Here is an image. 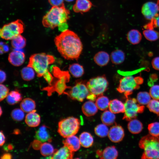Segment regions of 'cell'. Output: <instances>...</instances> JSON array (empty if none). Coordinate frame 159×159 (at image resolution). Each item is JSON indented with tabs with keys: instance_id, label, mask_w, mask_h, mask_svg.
Wrapping results in <instances>:
<instances>
[{
	"instance_id": "1",
	"label": "cell",
	"mask_w": 159,
	"mask_h": 159,
	"mask_svg": "<svg viewBox=\"0 0 159 159\" xmlns=\"http://www.w3.org/2000/svg\"><path fill=\"white\" fill-rule=\"evenodd\" d=\"M57 49L61 56L67 60L78 59L82 52L83 45L78 36L67 29L54 38Z\"/></svg>"
},
{
	"instance_id": "2",
	"label": "cell",
	"mask_w": 159,
	"mask_h": 159,
	"mask_svg": "<svg viewBox=\"0 0 159 159\" xmlns=\"http://www.w3.org/2000/svg\"><path fill=\"white\" fill-rule=\"evenodd\" d=\"M51 72L54 79L51 85L43 88L42 90L46 91L48 96L51 95L54 92L60 95L64 93L66 89L71 88V87L66 85L70 78L69 72L62 71L58 67L54 66L51 69Z\"/></svg>"
},
{
	"instance_id": "3",
	"label": "cell",
	"mask_w": 159,
	"mask_h": 159,
	"mask_svg": "<svg viewBox=\"0 0 159 159\" xmlns=\"http://www.w3.org/2000/svg\"><path fill=\"white\" fill-rule=\"evenodd\" d=\"M69 14L64 4L60 6H53L43 17L42 24L46 27L53 29L67 22L69 19Z\"/></svg>"
},
{
	"instance_id": "4",
	"label": "cell",
	"mask_w": 159,
	"mask_h": 159,
	"mask_svg": "<svg viewBox=\"0 0 159 159\" xmlns=\"http://www.w3.org/2000/svg\"><path fill=\"white\" fill-rule=\"evenodd\" d=\"M139 147L143 150L141 158L159 159V138L150 134L143 137L139 143Z\"/></svg>"
},
{
	"instance_id": "5",
	"label": "cell",
	"mask_w": 159,
	"mask_h": 159,
	"mask_svg": "<svg viewBox=\"0 0 159 159\" xmlns=\"http://www.w3.org/2000/svg\"><path fill=\"white\" fill-rule=\"evenodd\" d=\"M55 61L52 55L44 53H36L30 56L27 66L33 68L37 76L41 77L48 70L49 66Z\"/></svg>"
},
{
	"instance_id": "6",
	"label": "cell",
	"mask_w": 159,
	"mask_h": 159,
	"mask_svg": "<svg viewBox=\"0 0 159 159\" xmlns=\"http://www.w3.org/2000/svg\"><path fill=\"white\" fill-rule=\"evenodd\" d=\"M143 82V78L140 76H125L120 80L117 90L119 92L123 93L127 98L134 90L139 89Z\"/></svg>"
},
{
	"instance_id": "7",
	"label": "cell",
	"mask_w": 159,
	"mask_h": 159,
	"mask_svg": "<svg viewBox=\"0 0 159 159\" xmlns=\"http://www.w3.org/2000/svg\"><path fill=\"white\" fill-rule=\"evenodd\" d=\"M80 125L78 119L72 117H67L59 122L58 132L62 136L66 138L76 134L79 129Z\"/></svg>"
},
{
	"instance_id": "8",
	"label": "cell",
	"mask_w": 159,
	"mask_h": 159,
	"mask_svg": "<svg viewBox=\"0 0 159 159\" xmlns=\"http://www.w3.org/2000/svg\"><path fill=\"white\" fill-rule=\"evenodd\" d=\"M24 29L23 22L18 19L4 25L0 29V37L6 40H12L22 33Z\"/></svg>"
},
{
	"instance_id": "9",
	"label": "cell",
	"mask_w": 159,
	"mask_h": 159,
	"mask_svg": "<svg viewBox=\"0 0 159 159\" xmlns=\"http://www.w3.org/2000/svg\"><path fill=\"white\" fill-rule=\"evenodd\" d=\"M86 85L90 92L97 97L103 95L107 89L109 83L103 75L90 79Z\"/></svg>"
},
{
	"instance_id": "10",
	"label": "cell",
	"mask_w": 159,
	"mask_h": 159,
	"mask_svg": "<svg viewBox=\"0 0 159 159\" xmlns=\"http://www.w3.org/2000/svg\"><path fill=\"white\" fill-rule=\"evenodd\" d=\"M124 105L123 119L128 121L136 118L138 114L143 112L145 109L144 105L139 104L135 98H127Z\"/></svg>"
},
{
	"instance_id": "11",
	"label": "cell",
	"mask_w": 159,
	"mask_h": 159,
	"mask_svg": "<svg viewBox=\"0 0 159 159\" xmlns=\"http://www.w3.org/2000/svg\"><path fill=\"white\" fill-rule=\"evenodd\" d=\"M68 92H65L64 94L67 95L73 100L82 102L87 98L90 93L84 81L77 80L75 85L70 89Z\"/></svg>"
},
{
	"instance_id": "12",
	"label": "cell",
	"mask_w": 159,
	"mask_h": 159,
	"mask_svg": "<svg viewBox=\"0 0 159 159\" xmlns=\"http://www.w3.org/2000/svg\"><path fill=\"white\" fill-rule=\"evenodd\" d=\"M159 12V1L155 3L153 1L146 2L143 5L141 12L147 19L151 20L158 15Z\"/></svg>"
},
{
	"instance_id": "13",
	"label": "cell",
	"mask_w": 159,
	"mask_h": 159,
	"mask_svg": "<svg viewBox=\"0 0 159 159\" xmlns=\"http://www.w3.org/2000/svg\"><path fill=\"white\" fill-rule=\"evenodd\" d=\"M21 50L14 49L9 54L8 59L12 65L19 66L24 63L25 60V55Z\"/></svg>"
},
{
	"instance_id": "14",
	"label": "cell",
	"mask_w": 159,
	"mask_h": 159,
	"mask_svg": "<svg viewBox=\"0 0 159 159\" xmlns=\"http://www.w3.org/2000/svg\"><path fill=\"white\" fill-rule=\"evenodd\" d=\"M124 135L123 128L120 125H116L110 128L108 135L111 141L114 143H118L123 139Z\"/></svg>"
},
{
	"instance_id": "15",
	"label": "cell",
	"mask_w": 159,
	"mask_h": 159,
	"mask_svg": "<svg viewBox=\"0 0 159 159\" xmlns=\"http://www.w3.org/2000/svg\"><path fill=\"white\" fill-rule=\"evenodd\" d=\"M97 155L100 158L105 159H115L118 155V152L114 146H109L102 151H97Z\"/></svg>"
},
{
	"instance_id": "16",
	"label": "cell",
	"mask_w": 159,
	"mask_h": 159,
	"mask_svg": "<svg viewBox=\"0 0 159 159\" xmlns=\"http://www.w3.org/2000/svg\"><path fill=\"white\" fill-rule=\"evenodd\" d=\"M74 152L66 146L64 145L55 152L51 158L53 159H72L74 155Z\"/></svg>"
},
{
	"instance_id": "17",
	"label": "cell",
	"mask_w": 159,
	"mask_h": 159,
	"mask_svg": "<svg viewBox=\"0 0 159 159\" xmlns=\"http://www.w3.org/2000/svg\"><path fill=\"white\" fill-rule=\"evenodd\" d=\"M92 6V4L89 0H77L73 9L76 13L82 14L89 11Z\"/></svg>"
},
{
	"instance_id": "18",
	"label": "cell",
	"mask_w": 159,
	"mask_h": 159,
	"mask_svg": "<svg viewBox=\"0 0 159 159\" xmlns=\"http://www.w3.org/2000/svg\"><path fill=\"white\" fill-rule=\"evenodd\" d=\"M63 143L73 152L79 150L81 145L79 138L74 135L66 138Z\"/></svg>"
},
{
	"instance_id": "19",
	"label": "cell",
	"mask_w": 159,
	"mask_h": 159,
	"mask_svg": "<svg viewBox=\"0 0 159 159\" xmlns=\"http://www.w3.org/2000/svg\"><path fill=\"white\" fill-rule=\"evenodd\" d=\"M26 123L29 127H35L38 126L40 122V115L34 111L28 113L25 117Z\"/></svg>"
},
{
	"instance_id": "20",
	"label": "cell",
	"mask_w": 159,
	"mask_h": 159,
	"mask_svg": "<svg viewBox=\"0 0 159 159\" xmlns=\"http://www.w3.org/2000/svg\"><path fill=\"white\" fill-rule=\"evenodd\" d=\"M98 109L95 103L91 100L86 102L82 107L83 113L85 115L88 117L95 115L97 112Z\"/></svg>"
},
{
	"instance_id": "21",
	"label": "cell",
	"mask_w": 159,
	"mask_h": 159,
	"mask_svg": "<svg viewBox=\"0 0 159 159\" xmlns=\"http://www.w3.org/2000/svg\"><path fill=\"white\" fill-rule=\"evenodd\" d=\"M95 62L100 66L107 65L110 61L109 54L106 52L100 51L96 53L94 57Z\"/></svg>"
},
{
	"instance_id": "22",
	"label": "cell",
	"mask_w": 159,
	"mask_h": 159,
	"mask_svg": "<svg viewBox=\"0 0 159 159\" xmlns=\"http://www.w3.org/2000/svg\"><path fill=\"white\" fill-rule=\"evenodd\" d=\"M35 138L39 141L43 143L50 141L51 138L47 131V127L45 125L40 127L36 132Z\"/></svg>"
},
{
	"instance_id": "23",
	"label": "cell",
	"mask_w": 159,
	"mask_h": 159,
	"mask_svg": "<svg viewBox=\"0 0 159 159\" xmlns=\"http://www.w3.org/2000/svg\"><path fill=\"white\" fill-rule=\"evenodd\" d=\"M109 108L110 110L115 114L124 113V104L118 99H113L110 101Z\"/></svg>"
},
{
	"instance_id": "24",
	"label": "cell",
	"mask_w": 159,
	"mask_h": 159,
	"mask_svg": "<svg viewBox=\"0 0 159 159\" xmlns=\"http://www.w3.org/2000/svg\"><path fill=\"white\" fill-rule=\"evenodd\" d=\"M20 107L23 111L26 113H28L35 111V102L30 98H25L21 101L20 104Z\"/></svg>"
},
{
	"instance_id": "25",
	"label": "cell",
	"mask_w": 159,
	"mask_h": 159,
	"mask_svg": "<svg viewBox=\"0 0 159 159\" xmlns=\"http://www.w3.org/2000/svg\"><path fill=\"white\" fill-rule=\"evenodd\" d=\"M129 131L133 134H138L140 133L143 129L142 122L136 118L132 119L129 121L127 125Z\"/></svg>"
},
{
	"instance_id": "26",
	"label": "cell",
	"mask_w": 159,
	"mask_h": 159,
	"mask_svg": "<svg viewBox=\"0 0 159 159\" xmlns=\"http://www.w3.org/2000/svg\"><path fill=\"white\" fill-rule=\"evenodd\" d=\"M110 58L113 64L116 65L120 64L123 62L125 59V54L122 50L116 49L111 53Z\"/></svg>"
},
{
	"instance_id": "27",
	"label": "cell",
	"mask_w": 159,
	"mask_h": 159,
	"mask_svg": "<svg viewBox=\"0 0 159 159\" xmlns=\"http://www.w3.org/2000/svg\"><path fill=\"white\" fill-rule=\"evenodd\" d=\"M142 35L137 30L133 29L130 30L127 33V38L128 41L133 44H139L142 39Z\"/></svg>"
},
{
	"instance_id": "28",
	"label": "cell",
	"mask_w": 159,
	"mask_h": 159,
	"mask_svg": "<svg viewBox=\"0 0 159 159\" xmlns=\"http://www.w3.org/2000/svg\"><path fill=\"white\" fill-rule=\"evenodd\" d=\"M68 69L73 77L76 78L81 77L84 73L83 67L77 63H74L70 65Z\"/></svg>"
},
{
	"instance_id": "29",
	"label": "cell",
	"mask_w": 159,
	"mask_h": 159,
	"mask_svg": "<svg viewBox=\"0 0 159 159\" xmlns=\"http://www.w3.org/2000/svg\"><path fill=\"white\" fill-rule=\"evenodd\" d=\"M81 145L83 147L88 148L91 147L93 143V138L90 133L87 132H84L80 135L79 138Z\"/></svg>"
},
{
	"instance_id": "30",
	"label": "cell",
	"mask_w": 159,
	"mask_h": 159,
	"mask_svg": "<svg viewBox=\"0 0 159 159\" xmlns=\"http://www.w3.org/2000/svg\"><path fill=\"white\" fill-rule=\"evenodd\" d=\"M22 96L20 93L17 90L11 91L6 97V101L10 105H15L21 100Z\"/></svg>"
},
{
	"instance_id": "31",
	"label": "cell",
	"mask_w": 159,
	"mask_h": 159,
	"mask_svg": "<svg viewBox=\"0 0 159 159\" xmlns=\"http://www.w3.org/2000/svg\"><path fill=\"white\" fill-rule=\"evenodd\" d=\"M101 120L102 123L107 125L112 124L116 118L115 113L110 110H105L101 115Z\"/></svg>"
},
{
	"instance_id": "32",
	"label": "cell",
	"mask_w": 159,
	"mask_h": 159,
	"mask_svg": "<svg viewBox=\"0 0 159 159\" xmlns=\"http://www.w3.org/2000/svg\"><path fill=\"white\" fill-rule=\"evenodd\" d=\"M26 44V39L20 34L12 39L11 45L15 49H21L24 48Z\"/></svg>"
},
{
	"instance_id": "33",
	"label": "cell",
	"mask_w": 159,
	"mask_h": 159,
	"mask_svg": "<svg viewBox=\"0 0 159 159\" xmlns=\"http://www.w3.org/2000/svg\"><path fill=\"white\" fill-rule=\"evenodd\" d=\"M110 102L107 97L101 95L98 96L96 99L95 103L98 109L105 110L109 108Z\"/></svg>"
},
{
	"instance_id": "34",
	"label": "cell",
	"mask_w": 159,
	"mask_h": 159,
	"mask_svg": "<svg viewBox=\"0 0 159 159\" xmlns=\"http://www.w3.org/2000/svg\"><path fill=\"white\" fill-rule=\"evenodd\" d=\"M34 71L33 68L27 66L22 69L21 72V77L25 81L31 80L35 77Z\"/></svg>"
},
{
	"instance_id": "35",
	"label": "cell",
	"mask_w": 159,
	"mask_h": 159,
	"mask_svg": "<svg viewBox=\"0 0 159 159\" xmlns=\"http://www.w3.org/2000/svg\"><path fill=\"white\" fill-rule=\"evenodd\" d=\"M151 97L149 93L146 92H140L137 96L138 102L141 105H147L151 100Z\"/></svg>"
},
{
	"instance_id": "36",
	"label": "cell",
	"mask_w": 159,
	"mask_h": 159,
	"mask_svg": "<svg viewBox=\"0 0 159 159\" xmlns=\"http://www.w3.org/2000/svg\"><path fill=\"white\" fill-rule=\"evenodd\" d=\"M40 151L41 154L44 156L52 155L55 152L52 145L47 142H44L41 144L40 147Z\"/></svg>"
},
{
	"instance_id": "37",
	"label": "cell",
	"mask_w": 159,
	"mask_h": 159,
	"mask_svg": "<svg viewBox=\"0 0 159 159\" xmlns=\"http://www.w3.org/2000/svg\"><path fill=\"white\" fill-rule=\"evenodd\" d=\"M143 33L145 38L150 41H155L159 38V32L153 29H146Z\"/></svg>"
},
{
	"instance_id": "38",
	"label": "cell",
	"mask_w": 159,
	"mask_h": 159,
	"mask_svg": "<svg viewBox=\"0 0 159 159\" xmlns=\"http://www.w3.org/2000/svg\"><path fill=\"white\" fill-rule=\"evenodd\" d=\"M109 130L107 125L103 123L98 125L95 129V132L98 136L102 138L108 135Z\"/></svg>"
},
{
	"instance_id": "39",
	"label": "cell",
	"mask_w": 159,
	"mask_h": 159,
	"mask_svg": "<svg viewBox=\"0 0 159 159\" xmlns=\"http://www.w3.org/2000/svg\"><path fill=\"white\" fill-rule=\"evenodd\" d=\"M148 108L152 112L159 116V100L153 99L147 105Z\"/></svg>"
},
{
	"instance_id": "40",
	"label": "cell",
	"mask_w": 159,
	"mask_h": 159,
	"mask_svg": "<svg viewBox=\"0 0 159 159\" xmlns=\"http://www.w3.org/2000/svg\"><path fill=\"white\" fill-rule=\"evenodd\" d=\"M24 112L21 109H15L11 112V117L15 121H21L24 119Z\"/></svg>"
},
{
	"instance_id": "41",
	"label": "cell",
	"mask_w": 159,
	"mask_h": 159,
	"mask_svg": "<svg viewBox=\"0 0 159 159\" xmlns=\"http://www.w3.org/2000/svg\"><path fill=\"white\" fill-rule=\"evenodd\" d=\"M148 128L149 134L154 137L159 136V122H155L150 123Z\"/></svg>"
},
{
	"instance_id": "42",
	"label": "cell",
	"mask_w": 159,
	"mask_h": 159,
	"mask_svg": "<svg viewBox=\"0 0 159 159\" xmlns=\"http://www.w3.org/2000/svg\"><path fill=\"white\" fill-rule=\"evenodd\" d=\"M149 93L153 99L159 100V85L152 86L150 89Z\"/></svg>"
},
{
	"instance_id": "43",
	"label": "cell",
	"mask_w": 159,
	"mask_h": 159,
	"mask_svg": "<svg viewBox=\"0 0 159 159\" xmlns=\"http://www.w3.org/2000/svg\"><path fill=\"white\" fill-rule=\"evenodd\" d=\"M150 22L145 25L144 28L145 29H153L154 27L159 28V15H157Z\"/></svg>"
},
{
	"instance_id": "44",
	"label": "cell",
	"mask_w": 159,
	"mask_h": 159,
	"mask_svg": "<svg viewBox=\"0 0 159 159\" xmlns=\"http://www.w3.org/2000/svg\"><path fill=\"white\" fill-rule=\"evenodd\" d=\"M0 100L1 101L6 97L9 93V90L5 85L0 84Z\"/></svg>"
},
{
	"instance_id": "45",
	"label": "cell",
	"mask_w": 159,
	"mask_h": 159,
	"mask_svg": "<svg viewBox=\"0 0 159 159\" xmlns=\"http://www.w3.org/2000/svg\"><path fill=\"white\" fill-rule=\"evenodd\" d=\"M42 76L48 83V85H50L54 79V76L52 75V74L48 70Z\"/></svg>"
},
{
	"instance_id": "46",
	"label": "cell",
	"mask_w": 159,
	"mask_h": 159,
	"mask_svg": "<svg viewBox=\"0 0 159 159\" xmlns=\"http://www.w3.org/2000/svg\"><path fill=\"white\" fill-rule=\"evenodd\" d=\"M9 50V48L7 44L3 42H1L0 47V53L1 54L8 52Z\"/></svg>"
},
{
	"instance_id": "47",
	"label": "cell",
	"mask_w": 159,
	"mask_h": 159,
	"mask_svg": "<svg viewBox=\"0 0 159 159\" xmlns=\"http://www.w3.org/2000/svg\"><path fill=\"white\" fill-rule=\"evenodd\" d=\"M151 64L154 69L159 70V57L153 58Z\"/></svg>"
},
{
	"instance_id": "48",
	"label": "cell",
	"mask_w": 159,
	"mask_h": 159,
	"mask_svg": "<svg viewBox=\"0 0 159 159\" xmlns=\"http://www.w3.org/2000/svg\"><path fill=\"white\" fill-rule=\"evenodd\" d=\"M64 0H48L50 4L53 6H60L63 3Z\"/></svg>"
},
{
	"instance_id": "49",
	"label": "cell",
	"mask_w": 159,
	"mask_h": 159,
	"mask_svg": "<svg viewBox=\"0 0 159 159\" xmlns=\"http://www.w3.org/2000/svg\"><path fill=\"white\" fill-rule=\"evenodd\" d=\"M0 84L4 82L6 79V74L5 72L3 71L0 69Z\"/></svg>"
},
{
	"instance_id": "50",
	"label": "cell",
	"mask_w": 159,
	"mask_h": 159,
	"mask_svg": "<svg viewBox=\"0 0 159 159\" xmlns=\"http://www.w3.org/2000/svg\"><path fill=\"white\" fill-rule=\"evenodd\" d=\"M58 27L59 30L63 32L67 30L66 29L67 28L68 25L66 22L61 24Z\"/></svg>"
},
{
	"instance_id": "51",
	"label": "cell",
	"mask_w": 159,
	"mask_h": 159,
	"mask_svg": "<svg viewBox=\"0 0 159 159\" xmlns=\"http://www.w3.org/2000/svg\"><path fill=\"white\" fill-rule=\"evenodd\" d=\"M5 138L4 135L1 131L0 132V145L1 146L3 145L5 142Z\"/></svg>"
},
{
	"instance_id": "52",
	"label": "cell",
	"mask_w": 159,
	"mask_h": 159,
	"mask_svg": "<svg viewBox=\"0 0 159 159\" xmlns=\"http://www.w3.org/2000/svg\"><path fill=\"white\" fill-rule=\"evenodd\" d=\"M1 159H9L11 158V155L9 153H5L3 154L1 157Z\"/></svg>"
},
{
	"instance_id": "53",
	"label": "cell",
	"mask_w": 159,
	"mask_h": 159,
	"mask_svg": "<svg viewBox=\"0 0 159 159\" xmlns=\"http://www.w3.org/2000/svg\"><path fill=\"white\" fill-rule=\"evenodd\" d=\"M65 1H67V2H71L72 1L74 0H65Z\"/></svg>"
},
{
	"instance_id": "54",
	"label": "cell",
	"mask_w": 159,
	"mask_h": 159,
	"mask_svg": "<svg viewBox=\"0 0 159 159\" xmlns=\"http://www.w3.org/2000/svg\"><path fill=\"white\" fill-rule=\"evenodd\" d=\"M2 110H1V107H0V116H1V115L2 114Z\"/></svg>"
}]
</instances>
